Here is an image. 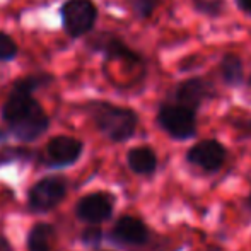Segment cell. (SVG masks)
<instances>
[{
    "instance_id": "9a60e30c",
    "label": "cell",
    "mask_w": 251,
    "mask_h": 251,
    "mask_svg": "<svg viewBox=\"0 0 251 251\" xmlns=\"http://www.w3.org/2000/svg\"><path fill=\"white\" fill-rule=\"evenodd\" d=\"M53 75L48 72H36V74H29V75H24L21 79H17L14 82V89L19 91H26V93H36L38 89H43V87L50 86L53 82Z\"/></svg>"
},
{
    "instance_id": "52a82bcc",
    "label": "cell",
    "mask_w": 251,
    "mask_h": 251,
    "mask_svg": "<svg viewBox=\"0 0 251 251\" xmlns=\"http://www.w3.org/2000/svg\"><path fill=\"white\" fill-rule=\"evenodd\" d=\"M227 151L221 142L214 139H207L197 142L186 152V161L195 168H200L205 173H215L224 166Z\"/></svg>"
},
{
    "instance_id": "9c48e42d",
    "label": "cell",
    "mask_w": 251,
    "mask_h": 251,
    "mask_svg": "<svg viewBox=\"0 0 251 251\" xmlns=\"http://www.w3.org/2000/svg\"><path fill=\"white\" fill-rule=\"evenodd\" d=\"M215 96H217V93H215L214 84L201 79V77H192V79L183 80L175 89L176 102H179L183 106H188L193 111H197L205 101L212 100Z\"/></svg>"
},
{
    "instance_id": "8992f818",
    "label": "cell",
    "mask_w": 251,
    "mask_h": 251,
    "mask_svg": "<svg viewBox=\"0 0 251 251\" xmlns=\"http://www.w3.org/2000/svg\"><path fill=\"white\" fill-rule=\"evenodd\" d=\"M87 48L94 53H101L108 60H123L128 63H140L142 56L132 48L126 47V43L120 36L108 31H101L96 33L87 40Z\"/></svg>"
},
{
    "instance_id": "7a4b0ae2",
    "label": "cell",
    "mask_w": 251,
    "mask_h": 251,
    "mask_svg": "<svg viewBox=\"0 0 251 251\" xmlns=\"http://www.w3.org/2000/svg\"><path fill=\"white\" fill-rule=\"evenodd\" d=\"M87 113L93 118L96 128L111 142H126L133 137L139 125V116L133 109L106 101L89 102Z\"/></svg>"
},
{
    "instance_id": "44dd1931",
    "label": "cell",
    "mask_w": 251,
    "mask_h": 251,
    "mask_svg": "<svg viewBox=\"0 0 251 251\" xmlns=\"http://www.w3.org/2000/svg\"><path fill=\"white\" fill-rule=\"evenodd\" d=\"M0 251H12V246L9 245V241L3 236H0Z\"/></svg>"
},
{
    "instance_id": "7c38bea8",
    "label": "cell",
    "mask_w": 251,
    "mask_h": 251,
    "mask_svg": "<svg viewBox=\"0 0 251 251\" xmlns=\"http://www.w3.org/2000/svg\"><path fill=\"white\" fill-rule=\"evenodd\" d=\"M126 162H128V168L135 175L149 176L157 169V155L147 146L130 149L128 154H126Z\"/></svg>"
},
{
    "instance_id": "6da1fadb",
    "label": "cell",
    "mask_w": 251,
    "mask_h": 251,
    "mask_svg": "<svg viewBox=\"0 0 251 251\" xmlns=\"http://www.w3.org/2000/svg\"><path fill=\"white\" fill-rule=\"evenodd\" d=\"M2 120L9 126V132L23 142L40 139L50 126V118L33 98V93L14 87L2 104Z\"/></svg>"
},
{
    "instance_id": "5bb4252c",
    "label": "cell",
    "mask_w": 251,
    "mask_h": 251,
    "mask_svg": "<svg viewBox=\"0 0 251 251\" xmlns=\"http://www.w3.org/2000/svg\"><path fill=\"white\" fill-rule=\"evenodd\" d=\"M53 238H55L53 226L40 222L33 226V229L27 234V248L29 251H51Z\"/></svg>"
},
{
    "instance_id": "603a6c76",
    "label": "cell",
    "mask_w": 251,
    "mask_h": 251,
    "mask_svg": "<svg viewBox=\"0 0 251 251\" xmlns=\"http://www.w3.org/2000/svg\"><path fill=\"white\" fill-rule=\"evenodd\" d=\"M3 139H5V133H3L2 130H0V140H3Z\"/></svg>"
},
{
    "instance_id": "ba28073f",
    "label": "cell",
    "mask_w": 251,
    "mask_h": 251,
    "mask_svg": "<svg viewBox=\"0 0 251 251\" xmlns=\"http://www.w3.org/2000/svg\"><path fill=\"white\" fill-rule=\"evenodd\" d=\"M115 207V197L106 192H96L82 197L75 207V214L80 221L89 224H100L111 217Z\"/></svg>"
},
{
    "instance_id": "2e32d148",
    "label": "cell",
    "mask_w": 251,
    "mask_h": 251,
    "mask_svg": "<svg viewBox=\"0 0 251 251\" xmlns=\"http://www.w3.org/2000/svg\"><path fill=\"white\" fill-rule=\"evenodd\" d=\"M17 53H19V47H17L16 40L0 31V62H10L16 58Z\"/></svg>"
},
{
    "instance_id": "ac0fdd59",
    "label": "cell",
    "mask_w": 251,
    "mask_h": 251,
    "mask_svg": "<svg viewBox=\"0 0 251 251\" xmlns=\"http://www.w3.org/2000/svg\"><path fill=\"white\" fill-rule=\"evenodd\" d=\"M193 2H195V9L201 14L217 16L221 12V3L217 0H193Z\"/></svg>"
},
{
    "instance_id": "3957f363",
    "label": "cell",
    "mask_w": 251,
    "mask_h": 251,
    "mask_svg": "<svg viewBox=\"0 0 251 251\" xmlns=\"http://www.w3.org/2000/svg\"><path fill=\"white\" fill-rule=\"evenodd\" d=\"M157 125L175 140H188L197 133V111L179 102H164L157 111Z\"/></svg>"
},
{
    "instance_id": "ffe728a7",
    "label": "cell",
    "mask_w": 251,
    "mask_h": 251,
    "mask_svg": "<svg viewBox=\"0 0 251 251\" xmlns=\"http://www.w3.org/2000/svg\"><path fill=\"white\" fill-rule=\"evenodd\" d=\"M236 3H238V7L243 12L251 16V0H236Z\"/></svg>"
},
{
    "instance_id": "e0dca14e",
    "label": "cell",
    "mask_w": 251,
    "mask_h": 251,
    "mask_svg": "<svg viewBox=\"0 0 251 251\" xmlns=\"http://www.w3.org/2000/svg\"><path fill=\"white\" fill-rule=\"evenodd\" d=\"M161 0H130L132 12L140 19H147L154 14V10L159 7Z\"/></svg>"
},
{
    "instance_id": "5b68a950",
    "label": "cell",
    "mask_w": 251,
    "mask_h": 251,
    "mask_svg": "<svg viewBox=\"0 0 251 251\" xmlns=\"http://www.w3.org/2000/svg\"><path fill=\"white\" fill-rule=\"evenodd\" d=\"M67 193V181L60 176H48L34 183L29 190V207L34 212H47L56 207Z\"/></svg>"
},
{
    "instance_id": "277c9868",
    "label": "cell",
    "mask_w": 251,
    "mask_h": 251,
    "mask_svg": "<svg viewBox=\"0 0 251 251\" xmlns=\"http://www.w3.org/2000/svg\"><path fill=\"white\" fill-rule=\"evenodd\" d=\"M60 19L70 38H82L96 26L98 7L93 0H67L60 7Z\"/></svg>"
},
{
    "instance_id": "30bf717a",
    "label": "cell",
    "mask_w": 251,
    "mask_h": 251,
    "mask_svg": "<svg viewBox=\"0 0 251 251\" xmlns=\"http://www.w3.org/2000/svg\"><path fill=\"white\" fill-rule=\"evenodd\" d=\"M84 144L69 135H56L47 144V161L53 168H65L82 155Z\"/></svg>"
},
{
    "instance_id": "4fadbf2b",
    "label": "cell",
    "mask_w": 251,
    "mask_h": 251,
    "mask_svg": "<svg viewBox=\"0 0 251 251\" xmlns=\"http://www.w3.org/2000/svg\"><path fill=\"white\" fill-rule=\"evenodd\" d=\"M221 77L227 86H241L243 79H245V69H243V62L238 55L234 53H227L222 56L221 60Z\"/></svg>"
},
{
    "instance_id": "7402d4cb",
    "label": "cell",
    "mask_w": 251,
    "mask_h": 251,
    "mask_svg": "<svg viewBox=\"0 0 251 251\" xmlns=\"http://www.w3.org/2000/svg\"><path fill=\"white\" fill-rule=\"evenodd\" d=\"M246 205H248V207L251 208V193L248 195V200H246Z\"/></svg>"
},
{
    "instance_id": "d6986e66",
    "label": "cell",
    "mask_w": 251,
    "mask_h": 251,
    "mask_svg": "<svg viewBox=\"0 0 251 251\" xmlns=\"http://www.w3.org/2000/svg\"><path fill=\"white\" fill-rule=\"evenodd\" d=\"M101 238H102V232L100 227H87L82 232V236H80L82 243L87 246H98L101 243Z\"/></svg>"
},
{
    "instance_id": "8fae6325",
    "label": "cell",
    "mask_w": 251,
    "mask_h": 251,
    "mask_svg": "<svg viewBox=\"0 0 251 251\" xmlns=\"http://www.w3.org/2000/svg\"><path fill=\"white\" fill-rule=\"evenodd\" d=\"M149 227L146 222L140 221L132 215H123L116 221L115 227L111 231V238L120 245H128V246H140L146 245L149 241Z\"/></svg>"
}]
</instances>
